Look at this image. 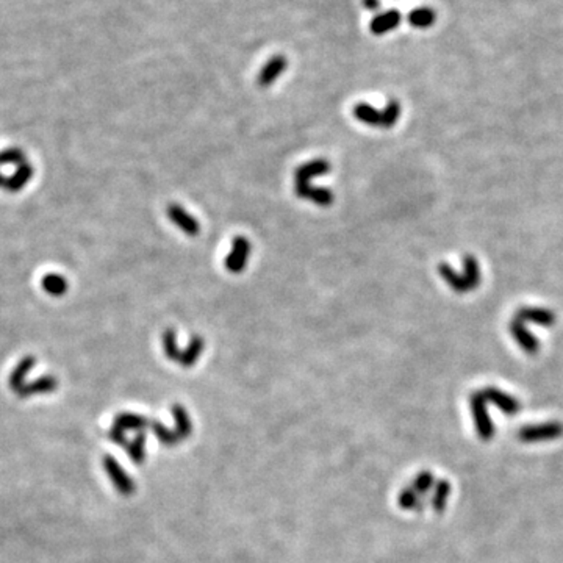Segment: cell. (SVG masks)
Here are the masks:
<instances>
[{"label": "cell", "mask_w": 563, "mask_h": 563, "mask_svg": "<svg viewBox=\"0 0 563 563\" xmlns=\"http://www.w3.org/2000/svg\"><path fill=\"white\" fill-rule=\"evenodd\" d=\"M286 64H288L286 63V58L282 57V55H275L271 60H268V63L263 66L260 74H258V85L262 88H268L269 85H273L286 69Z\"/></svg>", "instance_id": "6"}, {"label": "cell", "mask_w": 563, "mask_h": 563, "mask_svg": "<svg viewBox=\"0 0 563 563\" xmlns=\"http://www.w3.org/2000/svg\"><path fill=\"white\" fill-rule=\"evenodd\" d=\"M402 107L401 103L396 101V99H391V101L385 105V108L382 110V129H391L397 121L401 118Z\"/></svg>", "instance_id": "15"}, {"label": "cell", "mask_w": 563, "mask_h": 563, "mask_svg": "<svg viewBox=\"0 0 563 563\" xmlns=\"http://www.w3.org/2000/svg\"><path fill=\"white\" fill-rule=\"evenodd\" d=\"M168 213V218L171 219V223L174 225H177V227L184 232V234L190 235V236H196L199 235V232H201V225H199L197 219L186 212V210L177 205V203H171L166 210Z\"/></svg>", "instance_id": "3"}, {"label": "cell", "mask_w": 563, "mask_h": 563, "mask_svg": "<svg viewBox=\"0 0 563 563\" xmlns=\"http://www.w3.org/2000/svg\"><path fill=\"white\" fill-rule=\"evenodd\" d=\"M175 338H177V332H175L173 327L164 330L162 335L164 354H166L171 360H180V357H182V351L179 349L177 340Z\"/></svg>", "instance_id": "14"}, {"label": "cell", "mask_w": 563, "mask_h": 563, "mask_svg": "<svg viewBox=\"0 0 563 563\" xmlns=\"http://www.w3.org/2000/svg\"><path fill=\"white\" fill-rule=\"evenodd\" d=\"M515 319L521 321L523 324L526 323H534L542 325V327H551L555 323V314L554 312L546 310V308H538V307H523L516 312Z\"/></svg>", "instance_id": "4"}, {"label": "cell", "mask_w": 563, "mask_h": 563, "mask_svg": "<svg viewBox=\"0 0 563 563\" xmlns=\"http://www.w3.org/2000/svg\"><path fill=\"white\" fill-rule=\"evenodd\" d=\"M463 275H465L466 282L471 286V290H476L480 285V268L479 262L476 260V257L473 255H465L463 257Z\"/></svg>", "instance_id": "13"}, {"label": "cell", "mask_w": 563, "mask_h": 563, "mask_svg": "<svg viewBox=\"0 0 563 563\" xmlns=\"http://www.w3.org/2000/svg\"><path fill=\"white\" fill-rule=\"evenodd\" d=\"M363 5H365L368 10H375V8H379L380 2L379 0H363Z\"/></svg>", "instance_id": "16"}, {"label": "cell", "mask_w": 563, "mask_h": 563, "mask_svg": "<svg viewBox=\"0 0 563 563\" xmlns=\"http://www.w3.org/2000/svg\"><path fill=\"white\" fill-rule=\"evenodd\" d=\"M401 22V13L396 10H390L382 13L371 21V32L374 35H384L386 32L395 30Z\"/></svg>", "instance_id": "9"}, {"label": "cell", "mask_w": 563, "mask_h": 563, "mask_svg": "<svg viewBox=\"0 0 563 563\" xmlns=\"http://www.w3.org/2000/svg\"><path fill=\"white\" fill-rule=\"evenodd\" d=\"M203 338L199 335H195L190 341V345L186 346L185 351H182V357H180V362L184 366H192L196 363V360L199 357L202 355V351H203Z\"/></svg>", "instance_id": "12"}, {"label": "cell", "mask_w": 563, "mask_h": 563, "mask_svg": "<svg viewBox=\"0 0 563 563\" xmlns=\"http://www.w3.org/2000/svg\"><path fill=\"white\" fill-rule=\"evenodd\" d=\"M435 19H437V14L432 8L421 7L416 8L408 13V22L416 29H429V27L434 25Z\"/></svg>", "instance_id": "11"}, {"label": "cell", "mask_w": 563, "mask_h": 563, "mask_svg": "<svg viewBox=\"0 0 563 563\" xmlns=\"http://www.w3.org/2000/svg\"><path fill=\"white\" fill-rule=\"evenodd\" d=\"M355 119L360 121V123L366 124L369 127H380L382 129V110H375L369 103H357L354 110Z\"/></svg>", "instance_id": "10"}, {"label": "cell", "mask_w": 563, "mask_h": 563, "mask_svg": "<svg viewBox=\"0 0 563 563\" xmlns=\"http://www.w3.org/2000/svg\"><path fill=\"white\" fill-rule=\"evenodd\" d=\"M438 273L441 275V279L449 285V288L452 291L459 292V295H465V292L471 291V286H469V284L466 282L465 275L457 274L448 263H441L438 266Z\"/></svg>", "instance_id": "8"}, {"label": "cell", "mask_w": 563, "mask_h": 563, "mask_svg": "<svg viewBox=\"0 0 563 563\" xmlns=\"http://www.w3.org/2000/svg\"><path fill=\"white\" fill-rule=\"evenodd\" d=\"M252 253V242L246 238L245 235H238L234 238L232 242V251L229 255L225 257L224 266L229 273L240 274L245 271L247 266V260H249Z\"/></svg>", "instance_id": "1"}, {"label": "cell", "mask_w": 563, "mask_h": 563, "mask_svg": "<svg viewBox=\"0 0 563 563\" xmlns=\"http://www.w3.org/2000/svg\"><path fill=\"white\" fill-rule=\"evenodd\" d=\"M330 162L324 158H314L310 162L301 164L299 168L295 171V182H305V184H310V180L314 177H319V175H325L330 173Z\"/></svg>", "instance_id": "5"}, {"label": "cell", "mask_w": 563, "mask_h": 563, "mask_svg": "<svg viewBox=\"0 0 563 563\" xmlns=\"http://www.w3.org/2000/svg\"><path fill=\"white\" fill-rule=\"evenodd\" d=\"M509 329H510V334L513 335V338L516 340V343L520 345L523 349L527 352V354H535V352L540 349L538 340L535 338L531 332H529V330L526 329V325H524L521 321H518V319H512L509 324Z\"/></svg>", "instance_id": "7"}, {"label": "cell", "mask_w": 563, "mask_h": 563, "mask_svg": "<svg viewBox=\"0 0 563 563\" xmlns=\"http://www.w3.org/2000/svg\"><path fill=\"white\" fill-rule=\"evenodd\" d=\"M295 192L297 197L308 199L318 207H330L334 203V191L324 186H313L305 182H295Z\"/></svg>", "instance_id": "2"}]
</instances>
